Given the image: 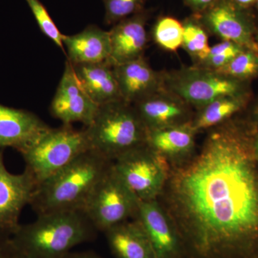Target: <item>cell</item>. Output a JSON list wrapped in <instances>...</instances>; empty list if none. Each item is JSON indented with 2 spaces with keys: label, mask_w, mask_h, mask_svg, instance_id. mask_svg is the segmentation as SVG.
Masks as SVG:
<instances>
[{
  "label": "cell",
  "mask_w": 258,
  "mask_h": 258,
  "mask_svg": "<svg viewBox=\"0 0 258 258\" xmlns=\"http://www.w3.org/2000/svg\"><path fill=\"white\" fill-rule=\"evenodd\" d=\"M200 149L170 166L158 201L185 258H257L258 172L252 142L227 121Z\"/></svg>",
  "instance_id": "6da1fadb"
},
{
  "label": "cell",
  "mask_w": 258,
  "mask_h": 258,
  "mask_svg": "<svg viewBox=\"0 0 258 258\" xmlns=\"http://www.w3.org/2000/svg\"><path fill=\"white\" fill-rule=\"evenodd\" d=\"M113 161L88 150L71 164L37 185L30 205L37 215L83 211L95 186Z\"/></svg>",
  "instance_id": "7a4b0ae2"
},
{
  "label": "cell",
  "mask_w": 258,
  "mask_h": 258,
  "mask_svg": "<svg viewBox=\"0 0 258 258\" xmlns=\"http://www.w3.org/2000/svg\"><path fill=\"white\" fill-rule=\"evenodd\" d=\"M96 231L83 211L51 212L19 226L11 240L15 251L29 257L60 258L92 240Z\"/></svg>",
  "instance_id": "3957f363"
},
{
  "label": "cell",
  "mask_w": 258,
  "mask_h": 258,
  "mask_svg": "<svg viewBox=\"0 0 258 258\" xmlns=\"http://www.w3.org/2000/svg\"><path fill=\"white\" fill-rule=\"evenodd\" d=\"M84 130L90 149L111 161L147 144L145 125L134 105L123 100L99 106Z\"/></svg>",
  "instance_id": "277c9868"
},
{
  "label": "cell",
  "mask_w": 258,
  "mask_h": 258,
  "mask_svg": "<svg viewBox=\"0 0 258 258\" xmlns=\"http://www.w3.org/2000/svg\"><path fill=\"white\" fill-rule=\"evenodd\" d=\"M90 149L84 129L77 131L71 125H63L58 128H50L20 154L26 164L25 168L39 184Z\"/></svg>",
  "instance_id": "5b68a950"
},
{
  "label": "cell",
  "mask_w": 258,
  "mask_h": 258,
  "mask_svg": "<svg viewBox=\"0 0 258 258\" xmlns=\"http://www.w3.org/2000/svg\"><path fill=\"white\" fill-rule=\"evenodd\" d=\"M164 87L198 110L220 97L247 93V82L198 66L163 71Z\"/></svg>",
  "instance_id": "8992f818"
},
{
  "label": "cell",
  "mask_w": 258,
  "mask_h": 258,
  "mask_svg": "<svg viewBox=\"0 0 258 258\" xmlns=\"http://www.w3.org/2000/svg\"><path fill=\"white\" fill-rule=\"evenodd\" d=\"M139 203L112 163L95 186L83 212L96 230L105 232L130 218H137Z\"/></svg>",
  "instance_id": "52a82bcc"
},
{
  "label": "cell",
  "mask_w": 258,
  "mask_h": 258,
  "mask_svg": "<svg viewBox=\"0 0 258 258\" xmlns=\"http://www.w3.org/2000/svg\"><path fill=\"white\" fill-rule=\"evenodd\" d=\"M113 169L140 202L158 200L169 178L170 165L147 144L113 161Z\"/></svg>",
  "instance_id": "ba28073f"
},
{
  "label": "cell",
  "mask_w": 258,
  "mask_h": 258,
  "mask_svg": "<svg viewBox=\"0 0 258 258\" xmlns=\"http://www.w3.org/2000/svg\"><path fill=\"white\" fill-rule=\"evenodd\" d=\"M195 15L209 33L244 48L258 50L252 17L247 10L237 6L232 0H217L201 14Z\"/></svg>",
  "instance_id": "9c48e42d"
},
{
  "label": "cell",
  "mask_w": 258,
  "mask_h": 258,
  "mask_svg": "<svg viewBox=\"0 0 258 258\" xmlns=\"http://www.w3.org/2000/svg\"><path fill=\"white\" fill-rule=\"evenodd\" d=\"M37 185L26 168L21 174L10 173L0 150V232L12 236L18 230L21 212L30 205Z\"/></svg>",
  "instance_id": "30bf717a"
},
{
  "label": "cell",
  "mask_w": 258,
  "mask_h": 258,
  "mask_svg": "<svg viewBox=\"0 0 258 258\" xmlns=\"http://www.w3.org/2000/svg\"><path fill=\"white\" fill-rule=\"evenodd\" d=\"M98 108L79 84L72 64L68 60L51 102V113L63 125L79 122L87 127L96 117Z\"/></svg>",
  "instance_id": "8fae6325"
},
{
  "label": "cell",
  "mask_w": 258,
  "mask_h": 258,
  "mask_svg": "<svg viewBox=\"0 0 258 258\" xmlns=\"http://www.w3.org/2000/svg\"><path fill=\"white\" fill-rule=\"evenodd\" d=\"M134 106L147 132L191 123L195 115L192 107L164 87Z\"/></svg>",
  "instance_id": "7c38bea8"
},
{
  "label": "cell",
  "mask_w": 258,
  "mask_h": 258,
  "mask_svg": "<svg viewBox=\"0 0 258 258\" xmlns=\"http://www.w3.org/2000/svg\"><path fill=\"white\" fill-rule=\"evenodd\" d=\"M137 219L157 258H185L175 226L158 200L140 202Z\"/></svg>",
  "instance_id": "4fadbf2b"
},
{
  "label": "cell",
  "mask_w": 258,
  "mask_h": 258,
  "mask_svg": "<svg viewBox=\"0 0 258 258\" xmlns=\"http://www.w3.org/2000/svg\"><path fill=\"white\" fill-rule=\"evenodd\" d=\"M50 129L35 113L0 103V150L12 147L22 153Z\"/></svg>",
  "instance_id": "5bb4252c"
},
{
  "label": "cell",
  "mask_w": 258,
  "mask_h": 258,
  "mask_svg": "<svg viewBox=\"0 0 258 258\" xmlns=\"http://www.w3.org/2000/svg\"><path fill=\"white\" fill-rule=\"evenodd\" d=\"M149 14L142 10L118 22L109 30L112 66H116L144 57L149 37L147 23Z\"/></svg>",
  "instance_id": "9a60e30c"
},
{
  "label": "cell",
  "mask_w": 258,
  "mask_h": 258,
  "mask_svg": "<svg viewBox=\"0 0 258 258\" xmlns=\"http://www.w3.org/2000/svg\"><path fill=\"white\" fill-rule=\"evenodd\" d=\"M113 66L122 99L130 104L164 88L163 71L153 69L144 57Z\"/></svg>",
  "instance_id": "2e32d148"
},
{
  "label": "cell",
  "mask_w": 258,
  "mask_h": 258,
  "mask_svg": "<svg viewBox=\"0 0 258 258\" xmlns=\"http://www.w3.org/2000/svg\"><path fill=\"white\" fill-rule=\"evenodd\" d=\"M197 134L191 122L148 132L147 144L171 166L189 159L195 154Z\"/></svg>",
  "instance_id": "e0dca14e"
},
{
  "label": "cell",
  "mask_w": 258,
  "mask_h": 258,
  "mask_svg": "<svg viewBox=\"0 0 258 258\" xmlns=\"http://www.w3.org/2000/svg\"><path fill=\"white\" fill-rule=\"evenodd\" d=\"M72 66L79 84L98 106L123 100L113 66L110 62L72 64Z\"/></svg>",
  "instance_id": "ac0fdd59"
},
{
  "label": "cell",
  "mask_w": 258,
  "mask_h": 258,
  "mask_svg": "<svg viewBox=\"0 0 258 258\" xmlns=\"http://www.w3.org/2000/svg\"><path fill=\"white\" fill-rule=\"evenodd\" d=\"M68 60L72 64L108 62L111 56L109 31L89 25L72 35H64Z\"/></svg>",
  "instance_id": "d6986e66"
},
{
  "label": "cell",
  "mask_w": 258,
  "mask_h": 258,
  "mask_svg": "<svg viewBox=\"0 0 258 258\" xmlns=\"http://www.w3.org/2000/svg\"><path fill=\"white\" fill-rule=\"evenodd\" d=\"M115 258H157L150 241L137 218L111 227L105 232Z\"/></svg>",
  "instance_id": "ffe728a7"
},
{
  "label": "cell",
  "mask_w": 258,
  "mask_h": 258,
  "mask_svg": "<svg viewBox=\"0 0 258 258\" xmlns=\"http://www.w3.org/2000/svg\"><path fill=\"white\" fill-rule=\"evenodd\" d=\"M248 93L220 97L197 110L191 125L197 133L210 130L227 121L247 103Z\"/></svg>",
  "instance_id": "44dd1931"
},
{
  "label": "cell",
  "mask_w": 258,
  "mask_h": 258,
  "mask_svg": "<svg viewBox=\"0 0 258 258\" xmlns=\"http://www.w3.org/2000/svg\"><path fill=\"white\" fill-rule=\"evenodd\" d=\"M182 24L184 34L181 47L191 57L193 66H198L210 52L209 32L195 15L186 18Z\"/></svg>",
  "instance_id": "7402d4cb"
},
{
  "label": "cell",
  "mask_w": 258,
  "mask_h": 258,
  "mask_svg": "<svg viewBox=\"0 0 258 258\" xmlns=\"http://www.w3.org/2000/svg\"><path fill=\"white\" fill-rule=\"evenodd\" d=\"M183 24L172 17H161L156 22L152 36L156 43L169 52H176L182 46Z\"/></svg>",
  "instance_id": "603a6c76"
},
{
  "label": "cell",
  "mask_w": 258,
  "mask_h": 258,
  "mask_svg": "<svg viewBox=\"0 0 258 258\" xmlns=\"http://www.w3.org/2000/svg\"><path fill=\"white\" fill-rule=\"evenodd\" d=\"M217 72L247 82L258 77V50L245 48Z\"/></svg>",
  "instance_id": "cb8c5ba5"
},
{
  "label": "cell",
  "mask_w": 258,
  "mask_h": 258,
  "mask_svg": "<svg viewBox=\"0 0 258 258\" xmlns=\"http://www.w3.org/2000/svg\"><path fill=\"white\" fill-rule=\"evenodd\" d=\"M244 49V47L235 42L222 40L219 43L210 47V52L206 58L201 63L195 66L219 71Z\"/></svg>",
  "instance_id": "d4e9b609"
},
{
  "label": "cell",
  "mask_w": 258,
  "mask_h": 258,
  "mask_svg": "<svg viewBox=\"0 0 258 258\" xmlns=\"http://www.w3.org/2000/svg\"><path fill=\"white\" fill-rule=\"evenodd\" d=\"M105 6V23L115 25L144 10L147 0H103Z\"/></svg>",
  "instance_id": "484cf974"
},
{
  "label": "cell",
  "mask_w": 258,
  "mask_h": 258,
  "mask_svg": "<svg viewBox=\"0 0 258 258\" xmlns=\"http://www.w3.org/2000/svg\"><path fill=\"white\" fill-rule=\"evenodd\" d=\"M39 28L44 35L50 39L57 46L63 48V34L56 26L47 10L40 0H26Z\"/></svg>",
  "instance_id": "4316f807"
},
{
  "label": "cell",
  "mask_w": 258,
  "mask_h": 258,
  "mask_svg": "<svg viewBox=\"0 0 258 258\" xmlns=\"http://www.w3.org/2000/svg\"><path fill=\"white\" fill-rule=\"evenodd\" d=\"M217 0H184L185 5L192 10L194 14L199 15L210 8Z\"/></svg>",
  "instance_id": "83f0119b"
},
{
  "label": "cell",
  "mask_w": 258,
  "mask_h": 258,
  "mask_svg": "<svg viewBox=\"0 0 258 258\" xmlns=\"http://www.w3.org/2000/svg\"><path fill=\"white\" fill-rule=\"evenodd\" d=\"M14 250L11 236L0 232V258H8Z\"/></svg>",
  "instance_id": "f1b7e54d"
},
{
  "label": "cell",
  "mask_w": 258,
  "mask_h": 258,
  "mask_svg": "<svg viewBox=\"0 0 258 258\" xmlns=\"http://www.w3.org/2000/svg\"><path fill=\"white\" fill-rule=\"evenodd\" d=\"M60 258H102L92 252H71L64 254Z\"/></svg>",
  "instance_id": "f546056e"
},
{
  "label": "cell",
  "mask_w": 258,
  "mask_h": 258,
  "mask_svg": "<svg viewBox=\"0 0 258 258\" xmlns=\"http://www.w3.org/2000/svg\"><path fill=\"white\" fill-rule=\"evenodd\" d=\"M232 1L242 9L248 10L249 8L256 5L257 0H232Z\"/></svg>",
  "instance_id": "4dcf8cb0"
},
{
  "label": "cell",
  "mask_w": 258,
  "mask_h": 258,
  "mask_svg": "<svg viewBox=\"0 0 258 258\" xmlns=\"http://www.w3.org/2000/svg\"><path fill=\"white\" fill-rule=\"evenodd\" d=\"M8 258H30L28 257V256L25 255V254L20 253V252H17V251L14 250V252H13L9 257Z\"/></svg>",
  "instance_id": "1f68e13d"
},
{
  "label": "cell",
  "mask_w": 258,
  "mask_h": 258,
  "mask_svg": "<svg viewBox=\"0 0 258 258\" xmlns=\"http://www.w3.org/2000/svg\"><path fill=\"white\" fill-rule=\"evenodd\" d=\"M252 146H253L254 156H255L256 159H258V135L254 142H252Z\"/></svg>",
  "instance_id": "d6a6232c"
},
{
  "label": "cell",
  "mask_w": 258,
  "mask_h": 258,
  "mask_svg": "<svg viewBox=\"0 0 258 258\" xmlns=\"http://www.w3.org/2000/svg\"><path fill=\"white\" fill-rule=\"evenodd\" d=\"M255 40H256V42H257V43L258 45V32L257 34H256Z\"/></svg>",
  "instance_id": "836d02e7"
},
{
  "label": "cell",
  "mask_w": 258,
  "mask_h": 258,
  "mask_svg": "<svg viewBox=\"0 0 258 258\" xmlns=\"http://www.w3.org/2000/svg\"><path fill=\"white\" fill-rule=\"evenodd\" d=\"M256 5H257V8L258 10V0H257V2H256Z\"/></svg>",
  "instance_id": "e575fe53"
}]
</instances>
